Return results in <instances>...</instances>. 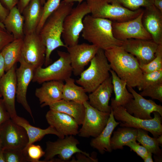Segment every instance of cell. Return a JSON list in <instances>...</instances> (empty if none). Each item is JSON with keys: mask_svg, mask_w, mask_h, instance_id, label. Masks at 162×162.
I'll return each instance as SVG.
<instances>
[{"mask_svg": "<svg viewBox=\"0 0 162 162\" xmlns=\"http://www.w3.org/2000/svg\"><path fill=\"white\" fill-rule=\"evenodd\" d=\"M0 136L4 149H23L26 146L28 141L25 129L11 118L0 127Z\"/></svg>", "mask_w": 162, "mask_h": 162, "instance_id": "13", "label": "cell"}, {"mask_svg": "<svg viewBox=\"0 0 162 162\" xmlns=\"http://www.w3.org/2000/svg\"><path fill=\"white\" fill-rule=\"evenodd\" d=\"M152 153L150 152H148V153L143 159L144 162H153V160L152 158Z\"/></svg>", "mask_w": 162, "mask_h": 162, "instance_id": "49", "label": "cell"}, {"mask_svg": "<svg viewBox=\"0 0 162 162\" xmlns=\"http://www.w3.org/2000/svg\"><path fill=\"white\" fill-rule=\"evenodd\" d=\"M153 4L156 8L162 12V0H154Z\"/></svg>", "mask_w": 162, "mask_h": 162, "instance_id": "48", "label": "cell"}, {"mask_svg": "<svg viewBox=\"0 0 162 162\" xmlns=\"http://www.w3.org/2000/svg\"><path fill=\"white\" fill-rule=\"evenodd\" d=\"M23 43V38L15 39L1 51L5 62V72L19 62L22 57Z\"/></svg>", "mask_w": 162, "mask_h": 162, "instance_id": "29", "label": "cell"}, {"mask_svg": "<svg viewBox=\"0 0 162 162\" xmlns=\"http://www.w3.org/2000/svg\"><path fill=\"white\" fill-rule=\"evenodd\" d=\"M136 138L142 146L145 147L148 152L158 156H162V150L160 147L156 137H152L148 135V131L142 129L137 128Z\"/></svg>", "mask_w": 162, "mask_h": 162, "instance_id": "32", "label": "cell"}, {"mask_svg": "<svg viewBox=\"0 0 162 162\" xmlns=\"http://www.w3.org/2000/svg\"><path fill=\"white\" fill-rule=\"evenodd\" d=\"M74 136H66L63 138H59L54 142L47 141L44 162H50L57 155L62 161L69 160L74 154L78 152L90 156L88 153L78 148L80 142Z\"/></svg>", "mask_w": 162, "mask_h": 162, "instance_id": "9", "label": "cell"}, {"mask_svg": "<svg viewBox=\"0 0 162 162\" xmlns=\"http://www.w3.org/2000/svg\"><path fill=\"white\" fill-rule=\"evenodd\" d=\"M158 46L152 39H137L123 41L122 46L136 58L140 66L146 64L154 58Z\"/></svg>", "mask_w": 162, "mask_h": 162, "instance_id": "16", "label": "cell"}, {"mask_svg": "<svg viewBox=\"0 0 162 162\" xmlns=\"http://www.w3.org/2000/svg\"><path fill=\"white\" fill-rule=\"evenodd\" d=\"M5 72V62L2 55L0 52V79L4 75Z\"/></svg>", "mask_w": 162, "mask_h": 162, "instance_id": "47", "label": "cell"}, {"mask_svg": "<svg viewBox=\"0 0 162 162\" xmlns=\"http://www.w3.org/2000/svg\"><path fill=\"white\" fill-rule=\"evenodd\" d=\"M142 17L143 25L156 44H162V12L154 4L145 8Z\"/></svg>", "mask_w": 162, "mask_h": 162, "instance_id": "20", "label": "cell"}, {"mask_svg": "<svg viewBox=\"0 0 162 162\" xmlns=\"http://www.w3.org/2000/svg\"><path fill=\"white\" fill-rule=\"evenodd\" d=\"M50 125L64 136H75L79 133V124L72 117L64 113L50 110L45 116Z\"/></svg>", "mask_w": 162, "mask_h": 162, "instance_id": "19", "label": "cell"}, {"mask_svg": "<svg viewBox=\"0 0 162 162\" xmlns=\"http://www.w3.org/2000/svg\"><path fill=\"white\" fill-rule=\"evenodd\" d=\"M4 7L9 10L17 5L19 0H1Z\"/></svg>", "mask_w": 162, "mask_h": 162, "instance_id": "44", "label": "cell"}, {"mask_svg": "<svg viewBox=\"0 0 162 162\" xmlns=\"http://www.w3.org/2000/svg\"><path fill=\"white\" fill-rule=\"evenodd\" d=\"M9 10L5 8L0 2V22H2L8 15Z\"/></svg>", "mask_w": 162, "mask_h": 162, "instance_id": "45", "label": "cell"}, {"mask_svg": "<svg viewBox=\"0 0 162 162\" xmlns=\"http://www.w3.org/2000/svg\"><path fill=\"white\" fill-rule=\"evenodd\" d=\"M2 147L1 139L0 136V148Z\"/></svg>", "mask_w": 162, "mask_h": 162, "instance_id": "55", "label": "cell"}, {"mask_svg": "<svg viewBox=\"0 0 162 162\" xmlns=\"http://www.w3.org/2000/svg\"><path fill=\"white\" fill-rule=\"evenodd\" d=\"M111 3L120 5L129 10L134 11L142 7L153 4L154 0H107Z\"/></svg>", "mask_w": 162, "mask_h": 162, "instance_id": "34", "label": "cell"}, {"mask_svg": "<svg viewBox=\"0 0 162 162\" xmlns=\"http://www.w3.org/2000/svg\"><path fill=\"white\" fill-rule=\"evenodd\" d=\"M137 129L128 127L118 128L113 132L110 139V145L112 150L122 149L128 142L136 140Z\"/></svg>", "mask_w": 162, "mask_h": 162, "instance_id": "31", "label": "cell"}, {"mask_svg": "<svg viewBox=\"0 0 162 162\" xmlns=\"http://www.w3.org/2000/svg\"><path fill=\"white\" fill-rule=\"evenodd\" d=\"M61 0H47L43 7L42 16L37 27L36 32L39 34L49 16L59 7Z\"/></svg>", "mask_w": 162, "mask_h": 162, "instance_id": "35", "label": "cell"}, {"mask_svg": "<svg viewBox=\"0 0 162 162\" xmlns=\"http://www.w3.org/2000/svg\"><path fill=\"white\" fill-rule=\"evenodd\" d=\"M127 88L133 96V98L124 106L129 113L136 117L149 119L152 118L151 114L156 112L162 117V106L161 105L157 104L152 100L145 98L133 88L127 86Z\"/></svg>", "mask_w": 162, "mask_h": 162, "instance_id": "14", "label": "cell"}, {"mask_svg": "<svg viewBox=\"0 0 162 162\" xmlns=\"http://www.w3.org/2000/svg\"><path fill=\"white\" fill-rule=\"evenodd\" d=\"M23 150L28 162H44L39 160L45 153L40 146L32 144L26 147Z\"/></svg>", "mask_w": 162, "mask_h": 162, "instance_id": "37", "label": "cell"}, {"mask_svg": "<svg viewBox=\"0 0 162 162\" xmlns=\"http://www.w3.org/2000/svg\"><path fill=\"white\" fill-rule=\"evenodd\" d=\"M66 48L72 72L76 76L80 75L100 49L95 45L86 43L78 44Z\"/></svg>", "mask_w": 162, "mask_h": 162, "instance_id": "15", "label": "cell"}, {"mask_svg": "<svg viewBox=\"0 0 162 162\" xmlns=\"http://www.w3.org/2000/svg\"><path fill=\"white\" fill-rule=\"evenodd\" d=\"M83 0H63L62 1L66 3L74 2H78L79 4L82 3Z\"/></svg>", "mask_w": 162, "mask_h": 162, "instance_id": "51", "label": "cell"}, {"mask_svg": "<svg viewBox=\"0 0 162 162\" xmlns=\"http://www.w3.org/2000/svg\"><path fill=\"white\" fill-rule=\"evenodd\" d=\"M139 94L143 97H149L162 102V83L149 86L142 90Z\"/></svg>", "mask_w": 162, "mask_h": 162, "instance_id": "39", "label": "cell"}, {"mask_svg": "<svg viewBox=\"0 0 162 162\" xmlns=\"http://www.w3.org/2000/svg\"><path fill=\"white\" fill-rule=\"evenodd\" d=\"M24 18L17 6L9 10L3 22L5 28L13 35L15 39H23Z\"/></svg>", "mask_w": 162, "mask_h": 162, "instance_id": "28", "label": "cell"}, {"mask_svg": "<svg viewBox=\"0 0 162 162\" xmlns=\"http://www.w3.org/2000/svg\"><path fill=\"white\" fill-rule=\"evenodd\" d=\"M58 59L45 68L40 67L35 70L32 82L42 84L52 80L64 81L71 77L72 69L68 52L58 50Z\"/></svg>", "mask_w": 162, "mask_h": 162, "instance_id": "6", "label": "cell"}, {"mask_svg": "<svg viewBox=\"0 0 162 162\" xmlns=\"http://www.w3.org/2000/svg\"><path fill=\"white\" fill-rule=\"evenodd\" d=\"M0 162H6L4 154V149L2 147L0 148Z\"/></svg>", "mask_w": 162, "mask_h": 162, "instance_id": "50", "label": "cell"}, {"mask_svg": "<svg viewBox=\"0 0 162 162\" xmlns=\"http://www.w3.org/2000/svg\"><path fill=\"white\" fill-rule=\"evenodd\" d=\"M31 0H19L17 4V7L21 13L22 12L26 7L28 4Z\"/></svg>", "mask_w": 162, "mask_h": 162, "instance_id": "46", "label": "cell"}, {"mask_svg": "<svg viewBox=\"0 0 162 162\" xmlns=\"http://www.w3.org/2000/svg\"><path fill=\"white\" fill-rule=\"evenodd\" d=\"M6 162H27L23 149L10 148L4 149Z\"/></svg>", "mask_w": 162, "mask_h": 162, "instance_id": "38", "label": "cell"}, {"mask_svg": "<svg viewBox=\"0 0 162 162\" xmlns=\"http://www.w3.org/2000/svg\"><path fill=\"white\" fill-rule=\"evenodd\" d=\"M14 39L12 34L6 29L0 27V52L6 45Z\"/></svg>", "mask_w": 162, "mask_h": 162, "instance_id": "41", "label": "cell"}, {"mask_svg": "<svg viewBox=\"0 0 162 162\" xmlns=\"http://www.w3.org/2000/svg\"><path fill=\"white\" fill-rule=\"evenodd\" d=\"M76 160L75 158H73L70 162H98V159L92 156L88 157L85 154L80 152L76 153Z\"/></svg>", "mask_w": 162, "mask_h": 162, "instance_id": "43", "label": "cell"}, {"mask_svg": "<svg viewBox=\"0 0 162 162\" xmlns=\"http://www.w3.org/2000/svg\"><path fill=\"white\" fill-rule=\"evenodd\" d=\"M16 70V64L0 79V92L12 120L17 116L15 104L17 90Z\"/></svg>", "mask_w": 162, "mask_h": 162, "instance_id": "18", "label": "cell"}, {"mask_svg": "<svg viewBox=\"0 0 162 162\" xmlns=\"http://www.w3.org/2000/svg\"><path fill=\"white\" fill-rule=\"evenodd\" d=\"M40 1L42 5L43 6L46 1V0H40Z\"/></svg>", "mask_w": 162, "mask_h": 162, "instance_id": "54", "label": "cell"}, {"mask_svg": "<svg viewBox=\"0 0 162 162\" xmlns=\"http://www.w3.org/2000/svg\"><path fill=\"white\" fill-rule=\"evenodd\" d=\"M112 23L109 20L88 14L83 20L82 36L87 41L104 50L114 46H122L123 41L116 39L113 35Z\"/></svg>", "mask_w": 162, "mask_h": 162, "instance_id": "3", "label": "cell"}, {"mask_svg": "<svg viewBox=\"0 0 162 162\" xmlns=\"http://www.w3.org/2000/svg\"><path fill=\"white\" fill-rule=\"evenodd\" d=\"M111 76L105 80L93 92L89 93L88 102L93 107L104 112H111L109 102L113 92Z\"/></svg>", "mask_w": 162, "mask_h": 162, "instance_id": "21", "label": "cell"}, {"mask_svg": "<svg viewBox=\"0 0 162 162\" xmlns=\"http://www.w3.org/2000/svg\"><path fill=\"white\" fill-rule=\"evenodd\" d=\"M112 109L115 119L121 122L120 127L142 129L150 132L156 138L162 135V117L158 112H153L154 117L146 119L134 116L122 106Z\"/></svg>", "mask_w": 162, "mask_h": 162, "instance_id": "8", "label": "cell"}, {"mask_svg": "<svg viewBox=\"0 0 162 162\" xmlns=\"http://www.w3.org/2000/svg\"><path fill=\"white\" fill-rule=\"evenodd\" d=\"M112 77L115 98H112L111 106L112 109L119 106H124L133 98L132 94L127 88L126 82L120 78L112 69L110 70Z\"/></svg>", "mask_w": 162, "mask_h": 162, "instance_id": "26", "label": "cell"}, {"mask_svg": "<svg viewBox=\"0 0 162 162\" xmlns=\"http://www.w3.org/2000/svg\"><path fill=\"white\" fill-rule=\"evenodd\" d=\"M83 104L85 107V115L78 135L82 137H95L106 126L110 113L98 110L92 106L88 101Z\"/></svg>", "mask_w": 162, "mask_h": 162, "instance_id": "10", "label": "cell"}, {"mask_svg": "<svg viewBox=\"0 0 162 162\" xmlns=\"http://www.w3.org/2000/svg\"><path fill=\"white\" fill-rule=\"evenodd\" d=\"M42 84L41 86L37 88L35 92L41 107L49 106L63 99V81L52 80Z\"/></svg>", "mask_w": 162, "mask_h": 162, "instance_id": "22", "label": "cell"}, {"mask_svg": "<svg viewBox=\"0 0 162 162\" xmlns=\"http://www.w3.org/2000/svg\"><path fill=\"white\" fill-rule=\"evenodd\" d=\"M40 0H31L24 9L23 31L25 35L36 32L42 13Z\"/></svg>", "mask_w": 162, "mask_h": 162, "instance_id": "23", "label": "cell"}, {"mask_svg": "<svg viewBox=\"0 0 162 162\" xmlns=\"http://www.w3.org/2000/svg\"><path fill=\"white\" fill-rule=\"evenodd\" d=\"M136 140L128 142L125 146L129 147L130 149L143 159L147 155L148 152L147 149L142 146H141L137 143Z\"/></svg>", "mask_w": 162, "mask_h": 162, "instance_id": "40", "label": "cell"}, {"mask_svg": "<svg viewBox=\"0 0 162 162\" xmlns=\"http://www.w3.org/2000/svg\"><path fill=\"white\" fill-rule=\"evenodd\" d=\"M74 4V2H61L58 8L47 19L39 34L46 47L44 64L46 67L52 63L50 57L54 50L60 47H67L61 39L63 24Z\"/></svg>", "mask_w": 162, "mask_h": 162, "instance_id": "1", "label": "cell"}, {"mask_svg": "<svg viewBox=\"0 0 162 162\" xmlns=\"http://www.w3.org/2000/svg\"><path fill=\"white\" fill-rule=\"evenodd\" d=\"M64 81L62 89V99L82 103L88 101V95L84 89L76 84L74 79L70 77Z\"/></svg>", "mask_w": 162, "mask_h": 162, "instance_id": "30", "label": "cell"}, {"mask_svg": "<svg viewBox=\"0 0 162 162\" xmlns=\"http://www.w3.org/2000/svg\"><path fill=\"white\" fill-rule=\"evenodd\" d=\"M121 122L115 120L112 109L106 126L98 136L91 140V146L101 154L105 152H111L112 150L110 143L111 136L115 128Z\"/></svg>", "mask_w": 162, "mask_h": 162, "instance_id": "24", "label": "cell"}, {"mask_svg": "<svg viewBox=\"0 0 162 162\" xmlns=\"http://www.w3.org/2000/svg\"><path fill=\"white\" fill-rule=\"evenodd\" d=\"M49 106L50 110L70 115L75 119L79 125H82L85 112L83 103L62 99Z\"/></svg>", "mask_w": 162, "mask_h": 162, "instance_id": "27", "label": "cell"}, {"mask_svg": "<svg viewBox=\"0 0 162 162\" xmlns=\"http://www.w3.org/2000/svg\"><path fill=\"white\" fill-rule=\"evenodd\" d=\"M19 62L20 65L16 69L17 101L29 114L34 121L32 112L26 99L28 87L33 78L35 69L26 62L22 57Z\"/></svg>", "mask_w": 162, "mask_h": 162, "instance_id": "17", "label": "cell"}, {"mask_svg": "<svg viewBox=\"0 0 162 162\" xmlns=\"http://www.w3.org/2000/svg\"><path fill=\"white\" fill-rule=\"evenodd\" d=\"M2 97V95H1V93H0V98H1V97Z\"/></svg>", "mask_w": 162, "mask_h": 162, "instance_id": "56", "label": "cell"}, {"mask_svg": "<svg viewBox=\"0 0 162 162\" xmlns=\"http://www.w3.org/2000/svg\"><path fill=\"white\" fill-rule=\"evenodd\" d=\"M92 16L109 20L112 22H122L134 19L143 9L132 11L120 5L111 3L107 0H87Z\"/></svg>", "mask_w": 162, "mask_h": 162, "instance_id": "5", "label": "cell"}, {"mask_svg": "<svg viewBox=\"0 0 162 162\" xmlns=\"http://www.w3.org/2000/svg\"><path fill=\"white\" fill-rule=\"evenodd\" d=\"M90 13L89 7L85 2L73 8L65 17L62 36L67 47L78 44L80 35L83 28L84 18Z\"/></svg>", "mask_w": 162, "mask_h": 162, "instance_id": "7", "label": "cell"}, {"mask_svg": "<svg viewBox=\"0 0 162 162\" xmlns=\"http://www.w3.org/2000/svg\"><path fill=\"white\" fill-rule=\"evenodd\" d=\"M162 83V69L148 73L143 72L140 84L137 87L140 91L154 84Z\"/></svg>", "mask_w": 162, "mask_h": 162, "instance_id": "33", "label": "cell"}, {"mask_svg": "<svg viewBox=\"0 0 162 162\" xmlns=\"http://www.w3.org/2000/svg\"><path fill=\"white\" fill-rule=\"evenodd\" d=\"M12 120L17 124L26 130L28 139V142L26 146L40 141L46 135H55L58 138H63L65 136L50 125L45 129L34 127L26 119L18 116Z\"/></svg>", "mask_w": 162, "mask_h": 162, "instance_id": "25", "label": "cell"}, {"mask_svg": "<svg viewBox=\"0 0 162 162\" xmlns=\"http://www.w3.org/2000/svg\"><path fill=\"white\" fill-rule=\"evenodd\" d=\"M46 47L36 32L25 35L22 56L25 61L35 69L44 64Z\"/></svg>", "mask_w": 162, "mask_h": 162, "instance_id": "11", "label": "cell"}, {"mask_svg": "<svg viewBox=\"0 0 162 162\" xmlns=\"http://www.w3.org/2000/svg\"><path fill=\"white\" fill-rule=\"evenodd\" d=\"M10 118L3 99H0V127L6 122Z\"/></svg>", "mask_w": 162, "mask_h": 162, "instance_id": "42", "label": "cell"}, {"mask_svg": "<svg viewBox=\"0 0 162 162\" xmlns=\"http://www.w3.org/2000/svg\"><path fill=\"white\" fill-rule=\"evenodd\" d=\"M156 140L160 146L162 144V135L156 138Z\"/></svg>", "mask_w": 162, "mask_h": 162, "instance_id": "52", "label": "cell"}, {"mask_svg": "<svg viewBox=\"0 0 162 162\" xmlns=\"http://www.w3.org/2000/svg\"><path fill=\"white\" fill-rule=\"evenodd\" d=\"M143 72L148 73L162 69V44H158L155 57L148 63L140 66Z\"/></svg>", "mask_w": 162, "mask_h": 162, "instance_id": "36", "label": "cell"}, {"mask_svg": "<svg viewBox=\"0 0 162 162\" xmlns=\"http://www.w3.org/2000/svg\"><path fill=\"white\" fill-rule=\"evenodd\" d=\"M0 27H1L5 29L4 24L2 22H0Z\"/></svg>", "mask_w": 162, "mask_h": 162, "instance_id": "53", "label": "cell"}, {"mask_svg": "<svg viewBox=\"0 0 162 162\" xmlns=\"http://www.w3.org/2000/svg\"><path fill=\"white\" fill-rule=\"evenodd\" d=\"M90 62L88 67L82 71L80 75V77L75 81L89 94L110 76L111 69L104 50L100 49Z\"/></svg>", "mask_w": 162, "mask_h": 162, "instance_id": "4", "label": "cell"}, {"mask_svg": "<svg viewBox=\"0 0 162 162\" xmlns=\"http://www.w3.org/2000/svg\"><path fill=\"white\" fill-rule=\"evenodd\" d=\"M143 12V10L138 16L133 19L122 22H112V31L115 38L122 41L130 39H152L142 23Z\"/></svg>", "mask_w": 162, "mask_h": 162, "instance_id": "12", "label": "cell"}, {"mask_svg": "<svg viewBox=\"0 0 162 162\" xmlns=\"http://www.w3.org/2000/svg\"><path fill=\"white\" fill-rule=\"evenodd\" d=\"M111 69L126 83L127 86L137 87L143 74L136 58L126 51L122 46H114L104 50Z\"/></svg>", "mask_w": 162, "mask_h": 162, "instance_id": "2", "label": "cell"}]
</instances>
